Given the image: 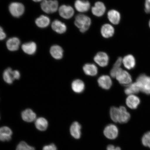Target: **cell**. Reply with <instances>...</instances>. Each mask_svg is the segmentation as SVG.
<instances>
[{
	"label": "cell",
	"mask_w": 150,
	"mask_h": 150,
	"mask_svg": "<svg viewBox=\"0 0 150 150\" xmlns=\"http://www.w3.org/2000/svg\"><path fill=\"white\" fill-rule=\"evenodd\" d=\"M35 2H40L42 1L43 0H33Z\"/></svg>",
	"instance_id": "cell-38"
},
{
	"label": "cell",
	"mask_w": 150,
	"mask_h": 150,
	"mask_svg": "<svg viewBox=\"0 0 150 150\" xmlns=\"http://www.w3.org/2000/svg\"><path fill=\"white\" fill-rule=\"evenodd\" d=\"M144 7L145 11L146 13H150V0H145Z\"/></svg>",
	"instance_id": "cell-34"
},
{
	"label": "cell",
	"mask_w": 150,
	"mask_h": 150,
	"mask_svg": "<svg viewBox=\"0 0 150 150\" xmlns=\"http://www.w3.org/2000/svg\"><path fill=\"white\" fill-rule=\"evenodd\" d=\"M122 64L127 70H132L136 66L135 58L131 54H129L125 56L123 58Z\"/></svg>",
	"instance_id": "cell-14"
},
{
	"label": "cell",
	"mask_w": 150,
	"mask_h": 150,
	"mask_svg": "<svg viewBox=\"0 0 150 150\" xmlns=\"http://www.w3.org/2000/svg\"><path fill=\"white\" fill-rule=\"evenodd\" d=\"M50 23V18L48 16L42 15L36 19L35 23L38 27L40 28L47 27Z\"/></svg>",
	"instance_id": "cell-29"
},
{
	"label": "cell",
	"mask_w": 150,
	"mask_h": 150,
	"mask_svg": "<svg viewBox=\"0 0 150 150\" xmlns=\"http://www.w3.org/2000/svg\"><path fill=\"white\" fill-rule=\"evenodd\" d=\"M35 125L38 130L40 131H45L47 129L48 122L44 117H39L35 120Z\"/></svg>",
	"instance_id": "cell-28"
},
{
	"label": "cell",
	"mask_w": 150,
	"mask_h": 150,
	"mask_svg": "<svg viewBox=\"0 0 150 150\" xmlns=\"http://www.w3.org/2000/svg\"><path fill=\"white\" fill-rule=\"evenodd\" d=\"M52 28L54 31L59 34L64 33L67 30L65 24L58 20H55L52 22Z\"/></svg>",
	"instance_id": "cell-20"
},
{
	"label": "cell",
	"mask_w": 150,
	"mask_h": 150,
	"mask_svg": "<svg viewBox=\"0 0 150 150\" xmlns=\"http://www.w3.org/2000/svg\"><path fill=\"white\" fill-rule=\"evenodd\" d=\"M22 48L25 53L28 55H33L36 51L37 45L34 42L26 43L22 45Z\"/></svg>",
	"instance_id": "cell-25"
},
{
	"label": "cell",
	"mask_w": 150,
	"mask_h": 150,
	"mask_svg": "<svg viewBox=\"0 0 150 150\" xmlns=\"http://www.w3.org/2000/svg\"><path fill=\"white\" fill-rule=\"evenodd\" d=\"M50 54L54 59H60L63 56V50L61 46L54 45L51 47L50 50Z\"/></svg>",
	"instance_id": "cell-21"
},
{
	"label": "cell",
	"mask_w": 150,
	"mask_h": 150,
	"mask_svg": "<svg viewBox=\"0 0 150 150\" xmlns=\"http://www.w3.org/2000/svg\"><path fill=\"white\" fill-rule=\"evenodd\" d=\"M91 24V21L89 17L85 15L80 14L75 18L74 24L81 32L84 33L89 29Z\"/></svg>",
	"instance_id": "cell-1"
},
{
	"label": "cell",
	"mask_w": 150,
	"mask_h": 150,
	"mask_svg": "<svg viewBox=\"0 0 150 150\" xmlns=\"http://www.w3.org/2000/svg\"><path fill=\"white\" fill-rule=\"evenodd\" d=\"M41 8L46 13H52L59 8V3L56 0H43L41 4Z\"/></svg>",
	"instance_id": "cell-3"
},
{
	"label": "cell",
	"mask_w": 150,
	"mask_h": 150,
	"mask_svg": "<svg viewBox=\"0 0 150 150\" xmlns=\"http://www.w3.org/2000/svg\"><path fill=\"white\" fill-rule=\"evenodd\" d=\"M120 112L119 108L112 107L110 110V116L112 120L115 122H118V119Z\"/></svg>",
	"instance_id": "cell-30"
},
{
	"label": "cell",
	"mask_w": 150,
	"mask_h": 150,
	"mask_svg": "<svg viewBox=\"0 0 150 150\" xmlns=\"http://www.w3.org/2000/svg\"><path fill=\"white\" fill-rule=\"evenodd\" d=\"M42 150H57V147L54 144L46 145L43 148Z\"/></svg>",
	"instance_id": "cell-35"
},
{
	"label": "cell",
	"mask_w": 150,
	"mask_h": 150,
	"mask_svg": "<svg viewBox=\"0 0 150 150\" xmlns=\"http://www.w3.org/2000/svg\"><path fill=\"white\" fill-rule=\"evenodd\" d=\"M104 133L105 136L109 139H114L117 138L119 134V130L115 125L110 124L105 127Z\"/></svg>",
	"instance_id": "cell-8"
},
{
	"label": "cell",
	"mask_w": 150,
	"mask_h": 150,
	"mask_svg": "<svg viewBox=\"0 0 150 150\" xmlns=\"http://www.w3.org/2000/svg\"><path fill=\"white\" fill-rule=\"evenodd\" d=\"M142 141L144 146L150 149V131L144 134L142 137Z\"/></svg>",
	"instance_id": "cell-32"
},
{
	"label": "cell",
	"mask_w": 150,
	"mask_h": 150,
	"mask_svg": "<svg viewBox=\"0 0 150 150\" xmlns=\"http://www.w3.org/2000/svg\"><path fill=\"white\" fill-rule=\"evenodd\" d=\"M13 132L9 127L4 126L0 127V141L1 142H8L12 138Z\"/></svg>",
	"instance_id": "cell-15"
},
{
	"label": "cell",
	"mask_w": 150,
	"mask_h": 150,
	"mask_svg": "<svg viewBox=\"0 0 150 150\" xmlns=\"http://www.w3.org/2000/svg\"><path fill=\"white\" fill-rule=\"evenodd\" d=\"M9 10L13 16L19 18L23 14L25 11V7L21 3L13 2L9 5Z\"/></svg>",
	"instance_id": "cell-6"
},
{
	"label": "cell",
	"mask_w": 150,
	"mask_h": 150,
	"mask_svg": "<svg viewBox=\"0 0 150 150\" xmlns=\"http://www.w3.org/2000/svg\"><path fill=\"white\" fill-rule=\"evenodd\" d=\"M6 37V35L4 31L2 28L0 27V40H2L4 39Z\"/></svg>",
	"instance_id": "cell-36"
},
{
	"label": "cell",
	"mask_w": 150,
	"mask_h": 150,
	"mask_svg": "<svg viewBox=\"0 0 150 150\" xmlns=\"http://www.w3.org/2000/svg\"><path fill=\"white\" fill-rule=\"evenodd\" d=\"M140 92L138 84L136 81L127 86L125 90V93L127 95H136Z\"/></svg>",
	"instance_id": "cell-27"
},
{
	"label": "cell",
	"mask_w": 150,
	"mask_h": 150,
	"mask_svg": "<svg viewBox=\"0 0 150 150\" xmlns=\"http://www.w3.org/2000/svg\"><path fill=\"white\" fill-rule=\"evenodd\" d=\"M107 150H121L120 148L119 147H115L113 145H110L108 146L107 148Z\"/></svg>",
	"instance_id": "cell-37"
},
{
	"label": "cell",
	"mask_w": 150,
	"mask_h": 150,
	"mask_svg": "<svg viewBox=\"0 0 150 150\" xmlns=\"http://www.w3.org/2000/svg\"><path fill=\"white\" fill-rule=\"evenodd\" d=\"M81 127L77 122H74L71 125L70 132L71 135L76 139H79L81 136Z\"/></svg>",
	"instance_id": "cell-22"
},
{
	"label": "cell",
	"mask_w": 150,
	"mask_h": 150,
	"mask_svg": "<svg viewBox=\"0 0 150 150\" xmlns=\"http://www.w3.org/2000/svg\"><path fill=\"white\" fill-rule=\"evenodd\" d=\"M149 28H150V19L149 20Z\"/></svg>",
	"instance_id": "cell-39"
},
{
	"label": "cell",
	"mask_w": 150,
	"mask_h": 150,
	"mask_svg": "<svg viewBox=\"0 0 150 150\" xmlns=\"http://www.w3.org/2000/svg\"><path fill=\"white\" fill-rule=\"evenodd\" d=\"M20 44V41L18 38L13 37L7 40L6 46L7 49L10 51H15L18 50Z\"/></svg>",
	"instance_id": "cell-23"
},
{
	"label": "cell",
	"mask_w": 150,
	"mask_h": 150,
	"mask_svg": "<svg viewBox=\"0 0 150 150\" xmlns=\"http://www.w3.org/2000/svg\"><path fill=\"white\" fill-rule=\"evenodd\" d=\"M74 7L79 12L84 13L89 11L91 7V4L88 1L76 0L75 2Z\"/></svg>",
	"instance_id": "cell-11"
},
{
	"label": "cell",
	"mask_w": 150,
	"mask_h": 150,
	"mask_svg": "<svg viewBox=\"0 0 150 150\" xmlns=\"http://www.w3.org/2000/svg\"><path fill=\"white\" fill-rule=\"evenodd\" d=\"M122 59L123 58L121 57L118 58L115 63L114 64L112 68L116 69L120 68L122 64Z\"/></svg>",
	"instance_id": "cell-33"
},
{
	"label": "cell",
	"mask_w": 150,
	"mask_h": 150,
	"mask_svg": "<svg viewBox=\"0 0 150 150\" xmlns=\"http://www.w3.org/2000/svg\"><path fill=\"white\" fill-rule=\"evenodd\" d=\"M94 60L99 66L105 67L108 65L109 58L105 52H99L95 56Z\"/></svg>",
	"instance_id": "cell-7"
},
{
	"label": "cell",
	"mask_w": 150,
	"mask_h": 150,
	"mask_svg": "<svg viewBox=\"0 0 150 150\" xmlns=\"http://www.w3.org/2000/svg\"><path fill=\"white\" fill-rule=\"evenodd\" d=\"M115 30L112 26L109 24L103 25L101 29V33L102 36L105 38H110L113 36Z\"/></svg>",
	"instance_id": "cell-18"
},
{
	"label": "cell",
	"mask_w": 150,
	"mask_h": 150,
	"mask_svg": "<svg viewBox=\"0 0 150 150\" xmlns=\"http://www.w3.org/2000/svg\"><path fill=\"white\" fill-rule=\"evenodd\" d=\"M120 112L118 117V122L120 123H125L130 120L131 115L130 113L127 111V109L124 106H122L119 108Z\"/></svg>",
	"instance_id": "cell-16"
},
{
	"label": "cell",
	"mask_w": 150,
	"mask_h": 150,
	"mask_svg": "<svg viewBox=\"0 0 150 150\" xmlns=\"http://www.w3.org/2000/svg\"><path fill=\"white\" fill-rule=\"evenodd\" d=\"M36 114L30 109H27L22 112L21 117L24 121L31 122L36 120Z\"/></svg>",
	"instance_id": "cell-19"
},
{
	"label": "cell",
	"mask_w": 150,
	"mask_h": 150,
	"mask_svg": "<svg viewBox=\"0 0 150 150\" xmlns=\"http://www.w3.org/2000/svg\"><path fill=\"white\" fill-rule=\"evenodd\" d=\"M126 104L127 107L132 110L136 109L140 103L139 97L136 95H128L126 99Z\"/></svg>",
	"instance_id": "cell-10"
},
{
	"label": "cell",
	"mask_w": 150,
	"mask_h": 150,
	"mask_svg": "<svg viewBox=\"0 0 150 150\" xmlns=\"http://www.w3.org/2000/svg\"><path fill=\"white\" fill-rule=\"evenodd\" d=\"M71 87L75 93H80L83 92L85 89V84L81 80L76 79L72 82Z\"/></svg>",
	"instance_id": "cell-26"
},
{
	"label": "cell",
	"mask_w": 150,
	"mask_h": 150,
	"mask_svg": "<svg viewBox=\"0 0 150 150\" xmlns=\"http://www.w3.org/2000/svg\"><path fill=\"white\" fill-rule=\"evenodd\" d=\"M98 83L99 87L105 90L109 89L112 84L111 78L108 75H102L99 77Z\"/></svg>",
	"instance_id": "cell-13"
},
{
	"label": "cell",
	"mask_w": 150,
	"mask_h": 150,
	"mask_svg": "<svg viewBox=\"0 0 150 150\" xmlns=\"http://www.w3.org/2000/svg\"><path fill=\"white\" fill-rule=\"evenodd\" d=\"M16 150H35V148L28 145L26 142H21L17 146Z\"/></svg>",
	"instance_id": "cell-31"
},
{
	"label": "cell",
	"mask_w": 150,
	"mask_h": 150,
	"mask_svg": "<svg viewBox=\"0 0 150 150\" xmlns=\"http://www.w3.org/2000/svg\"><path fill=\"white\" fill-rule=\"evenodd\" d=\"M20 74L18 70H13L11 68L6 69L4 72L3 78L4 80L8 84H11L15 80H18L20 78Z\"/></svg>",
	"instance_id": "cell-5"
},
{
	"label": "cell",
	"mask_w": 150,
	"mask_h": 150,
	"mask_svg": "<svg viewBox=\"0 0 150 150\" xmlns=\"http://www.w3.org/2000/svg\"><path fill=\"white\" fill-rule=\"evenodd\" d=\"M83 69L84 73L88 76H95L98 74V68L93 64H86L83 66Z\"/></svg>",
	"instance_id": "cell-24"
},
{
	"label": "cell",
	"mask_w": 150,
	"mask_h": 150,
	"mask_svg": "<svg viewBox=\"0 0 150 150\" xmlns=\"http://www.w3.org/2000/svg\"><path fill=\"white\" fill-rule=\"evenodd\" d=\"M59 13L61 17L69 19L74 16V8L69 5H63L59 7Z\"/></svg>",
	"instance_id": "cell-9"
},
{
	"label": "cell",
	"mask_w": 150,
	"mask_h": 150,
	"mask_svg": "<svg viewBox=\"0 0 150 150\" xmlns=\"http://www.w3.org/2000/svg\"><path fill=\"white\" fill-rule=\"evenodd\" d=\"M108 17L109 21L114 25H117L120 21L121 14L119 12L115 9H112L108 11Z\"/></svg>",
	"instance_id": "cell-17"
},
{
	"label": "cell",
	"mask_w": 150,
	"mask_h": 150,
	"mask_svg": "<svg viewBox=\"0 0 150 150\" xmlns=\"http://www.w3.org/2000/svg\"><path fill=\"white\" fill-rule=\"evenodd\" d=\"M136 82L139 86L141 92L146 95H150V76L142 74L137 78Z\"/></svg>",
	"instance_id": "cell-2"
},
{
	"label": "cell",
	"mask_w": 150,
	"mask_h": 150,
	"mask_svg": "<svg viewBox=\"0 0 150 150\" xmlns=\"http://www.w3.org/2000/svg\"><path fill=\"white\" fill-rule=\"evenodd\" d=\"M106 10L105 6L101 1H97L92 8V13L97 17L102 16L105 14Z\"/></svg>",
	"instance_id": "cell-12"
},
{
	"label": "cell",
	"mask_w": 150,
	"mask_h": 150,
	"mask_svg": "<svg viewBox=\"0 0 150 150\" xmlns=\"http://www.w3.org/2000/svg\"><path fill=\"white\" fill-rule=\"evenodd\" d=\"M115 78L122 85L127 86L132 82V76L127 71L122 68L118 72Z\"/></svg>",
	"instance_id": "cell-4"
}]
</instances>
